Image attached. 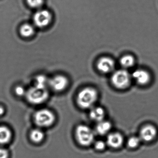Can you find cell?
Here are the masks:
<instances>
[{"label": "cell", "mask_w": 158, "mask_h": 158, "mask_svg": "<svg viewBox=\"0 0 158 158\" xmlns=\"http://www.w3.org/2000/svg\"><path fill=\"white\" fill-rule=\"evenodd\" d=\"M98 98V92L95 89L86 87L83 89L78 93L77 102L79 107L87 109L91 108Z\"/></svg>", "instance_id": "cell-1"}, {"label": "cell", "mask_w": 158, "mask_h": 158, "mask_svg": "<svg viewBox=\"0 0 158 158\" xmlns=\"http://www.w3.org/2000/svg\"><path fill=\"white\" fill-rule=\"evenodd\" d=\"M132 80L131 74L124 69L114 71L111 77L113 85L119 89H124L129 87Z\"/></svg>", "instance_id": "cell-2"}, {"label": "cell", "mask_w": 158, "mask_h": 158, "mask_svg": "<svg viewBox=\"0 0 158 158\" xmlns=\"http://www.w3.org/2000/svg\"><path fill=\"white\" fill-rule=\"evenodd\" d=\"M75 136L78 143L85 147L91 145L94 141L95 138L93 131L89 127L85 125H79L77 127Z\"/></svg>", "instance_id": "cell-3"}, {"label": "cell", "mask_w": 158, "mask_h": 158, "mask_svg": "<svg viewBox=\"0 0 158 158\" xmlns=\"http://www.w3.org/2000/svg\"><path fill=\"white\" fill-rule=\"evenodd\" d=\"M25 95L30 103L39 104L46 101L48 97L49 93L47 89L40 88L35 86L26 91Z\"/></svg>", "instance_id": "cell-4"}, {"label": "cell", "mask_w": 158, "mask_h": 158, "mask_svg": "<svg viewBox=\"0 0 158 158\" xmlns=\"http://www.w3.org/2000/svg\"><path fill=\"white\" fill-rule=\"evenodd\" d=\"M55 118L53 113L48 109L39 110L34 115L35 123L40 127L50 126L54 123Z\"/></svg>", "instance_id": "cell-5"}, {"label": "cell", "mask_w": 158, "mask_h": 158, "mask_svg": "<svg viewBox=\"0 0 158 158\" xmlns=\"http://www.w3.org/2000/svg\"><path fill=\"white\" fill-rule=\"evenodd\" d=\"M51 14L47 10H40L37 12L34 16L35 25L40 28H44L48 26L52 21Z\"/></svg>", "instance_id": "cell-6"}, {"label": "cell", "mask_w": 158, "mask_h": 158, "mask_svg": "<svg viewBox=\"0 0 158 158\" xmlns=\"http://www.w3.org/2000/svg\"><path fill=\"white\" fill-rule=\"evenodd\" d=\"M115 66V62L113 59L107 56H104L99 59L97 64L98 70L103 74L113 73Z\"/></svg>", "instance_id": "cell-7"}, {"label": "cell", "mask_w": 158, "mask_h": 158, "mask_svg": "<svg viewBox=\"0 0 158 158\" xmlns=\"http://www.w3.org/2000/svg\"><path fill=\"white\" fill-rule=\"evenodd\" d=\"M132 79L136 82L139 85H148L151 81L150 74L144 69H137L131 74Z\"/></svg>", "instance_id": "cell-8"}, {"label": "cell", "mask_w": 158, "mask_h": 158, "mask_svg": "<svg viewBox=\"0 0 158 158\" xmlns=\"http://www.w3.org/2000/svg\"><path fill=\"white\" fill-rule=\"evenodd\" d=\"M68 84L67 78L62 75H58L50 79L49 85L53 90L61 91L64 90Z\"/></svg>", "instance_id": "cell-9"}, {"label": "cell", "mask_w": 158, "mask_h": 158, "mask_svg": "<svg viewBox=\"0 0 158 158\" xmlns=\"http://www.w3.org/2000/svg\"><path fill=\"white\" fill-rule=\"evenodd\" d=\"M156 128L151 125L145 126L140 130L139 138L141 140L149 142L153 140L157 135Z\"/></svg>", "instance_id": "cell-10"}, {"label": "cell", "mask_w": 158, "mask_h": 158, "mask_svg": "<svg viewBox=\"0 0 158 158\" xmlns=\"http://www.w3.org/2000/svg\"><path fill=\"white\" fill-rule=\"evenodd\" d=\"M123 138L120 133H111L107 136V144L113 148H120L123 145Z\"/></svg>", "instance_id": "cell-11"}, {"label": "cell", "mask_w": 158, "mask_h": 158, "mask_svg": "<svg viewBox=\"0 0 158 158\" xmlns=\"http://www.w3.org/2000/svg\"><path fill=\"white\" fill-rule=\"evenodd\" d=\"M120 63L123 69H129L133 67L135 63V59L133 55L126 54L120 59Z\"/></svg>", "instance_id": "cell-12"}, {"label": "cell", "mask_w": 158, "mask_h": 158, "mask_svg": "<svg viewBox=\"0 0 158 158\" xmlns=\"http://www.w3.org/2000/svg\"><path fill=\"white\" fill-rule=\"evenodd\" d=\"M89 116L91 119L98 123L103 120L105 111L101 107H96L90 110Z\"/></svg>", "instance_id": "cell-13"}, {"label": "cell", "mask_w": 158, "mask_h": 158, "mask_svg": "<svg viewBox=\"0 0 158 158\" xmlns=\"http://www.w3.org/2000/svg\"><path fill=\"white\" fill-rule=\"evenodd\" d=\"M111 126V124L110 122L102 120L98 123L96 126V132L101 135H106L110 130Z\"/></svg>", "instance_id": "cell-14"}, {"label": "cell", "mask_w": 158, "mask_h": 158, "mask_svg": "<svg viewBox=\"0 0 158 158\" xmlns=\"http://www.w3.org/2000/svg\"><path fill=\"white\" fill-rule=\"evenodd\" d=\"M11 137V133L9 128L5 126H0V144L8 143Z\"/></svg>", "instance_id": "cell-15"}, {"label": "cell", "mask_w": 158, "mask_h": 158, "mask_svg": "<svg viewBox=\"0 0 158 158\" xmlns=\"http://www.w3.org/2000/svg\"><path fill=\"white\" fill-rule=\"evenodd\" d=\"M20 34L22 36L25 38L32 36L35 33L34 27L29 24L23 25L20 28Z\"/></svg>", "instance_id": "cell-16"}, {"label": "cell", "mask_w": 158, "mask_h": 158, "mask_svg": "<svg viewBox=\"0 0 158 158\" xmlns=\"http://www.w3.org/2000/svg\"><path fill=\"white\" fill-rule=\"evenodd\" d=\"M30 138L33 142L39 143L41 142L44 137V133L39 129H35L30 133Z\"/></svg>", "instance_id": "cell-17"}, {"label": "cell", "mask_w": 158, "mask_h": 158, "mask_svg": "<svg viewBox=\"0 0 158 158\" xmlns=\"http://www.w3.org/2000/svg\"><path fill=\"white\" fill-rule=\"evenodd\" d=\"M49 79L43 75L38 76L35 79V86L40 88L47 89V85H49Z\"/></svg>", "instance_id": "cell-18"}, {"label": "cell", "mask_w": 158, "mask_h": 158, "mask_svg": "<svg viewBox=\"0 0 158 158\" xmlns=\"http://www.w3.org/2000/svg\"><path fill=\"white\" fill-rule=\"evenodd\" d=\"M141 139L139 137L133 136L129 139L127 141V145L130 148H136L140 144Z\"/></svg>", "instance_id": "cell-19"}, {"label": "cell", "mask_w": 158, "mask_h": 158, "mask_svg": "<svg viewBox=\"0 0 158 158\" xmlns=\"http://www.w3.org/2000/svg\"><path fill=\"white\" fill-rule=\"evenodd\" d=\"M27 4L31 8H40L43 4V0H26Z\"/></svg>", "instance_id": "cell-20"}, {"label": "cell", "mask_w": 158, "mask_h": 158, "mask_svg": "<svg viewBox=\"0 0 158 158\" xmlns=\"http://www.w3.org/2000/svg\"><path fill=\"white\" fill-rule=\"evenodd\" d=\"M106 147V144L102 140H98L95 143V148L98 150H102Z\"/></svg>", "instance_id": "cell-21"}, {"label": "cell", "mask_w": 158, "mask_h": 158, "mask_svg": "<svg viewBox=\"0 0 158 158\" xmlns=\"http://www.w3.org/2000/svg\"><path fill=\"white\" fill-rule=\"evenodd\" d=\"M15 92L16 95L18 96H24V95H26V91L25 90L24 88L20 86L16 87L15 89Z\"/></svg>", "instance_id": "cell-22"}, {"label": "cell", "mask_w": 158, "mask_h": 158, "mask_svg": "<svg viewBox=\"0 0 158 158\" xmlns=\"http://www.w3.org/2000/svg\"><path fill=\"white\" fill-rule=\"evenodd\" d=\"M9 153L7 150L0 148V158H8Z\"/></svg>", "instance_id": "cell-23"}, {"label": "cell", "mask_w": 158, "mask_h": 158, "mask_svg": "<svg viewBox=\"0 0 158 158\" xmlns=\"http://www.w3.org/2000/svg\"><path fill=\"white\" fill-rule=\"evenodd\" d=\"M4 112V110L2 107L0 106V115H2Z\"/></svg>", "instance_id": "cell-24"}]
</instances>
